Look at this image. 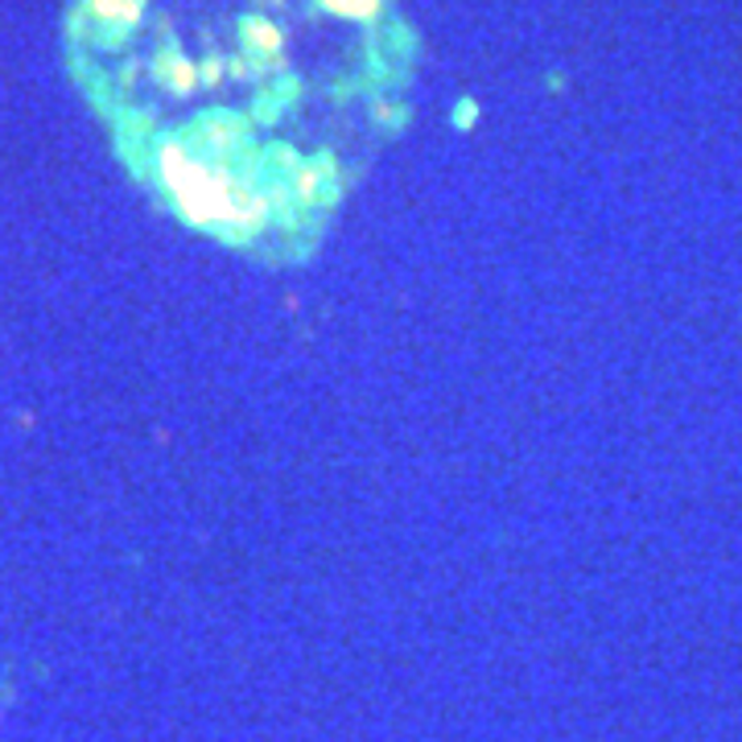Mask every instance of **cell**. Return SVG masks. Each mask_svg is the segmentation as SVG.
Wrapping results in <instances>:
<instances>
[{
	"instance_id": "obj_8",
	"label": "cell",
	"mask_w": 742,
	"mask_h": 742,
	"mask_svg": "<svg viewBox=\"0 0 742 742\" xmlns=\"http://www.w3.org/2000/svg\"><path fill=\"white\" fill-rule=\"evenodd\" d=\"M203 79H206V83H219V79H223V62H219V58H211V62H206Z\"/></svg>"
},
{
	"instance_id": "obj_1",
	"label": "cell",
	"mask_w": 742,
	"mask_h": 742,
	"mask_svg": "<svg viewBox=\"0 0 742 742\" xmlns=\"http://www.w3.org/2000/svg\"><path fill=\"white\" fill-rule=\"evenodd\" d=\"M153 161H157V178L166 185L169 203L194 227H215V231H227L231 240H248L273 215L268 194L248 173H236L231 166H211L182 136L161 141Z\"/></svg>"
},
{
	"instance_id": "obj_3",
	"label": "cell",
	"mask_w": 742,
	"mask_h": 742,
	"mask_svg": "<svg viewBox=\"0 0 742 742\" xmlns=\"http://www.w3.org/2000/svg\"><path fill=\"white\" fill-rule=\"evenodd\" d=\"M334 161L331 157H318V161H301L289 173L297 203H334Z\"/></svg>"
},
{
	"instance_id": "obj_6",
	"label": "cell",
	"mask_w": 742,
	"mask_h": 742,
	"mask_svg": "<svg viewBox=\"0 0 742 742\" xmlns=\"http://www.w3.org/2000/svg\"><path fill=\"white\" fill-rule=\"evenodd\" d=\"M157 74H161V79H166V83L178 95L194 92V83H199V71H194V62H185L182 55H169L166 62H157Z\"/></svg>"
},
{
	"instance_id": "obj_7",
	"label": "cell",
	"mask_w": 742,
	"mask_h": 742,
	"mask_svg": "<svg viewBox=\"0 0 742 742\" xmlns=\"http://www.w3.org/2000/svg\"><path fill=\"white\" fill-rule=\"evenodd\" d=\"M322 9H331L338 17H351V21H375L384 13V0H318Z\"/></svg>"
},
{
	"instance_id": "obj_4",
	"label": "cell",
	"mask_w": 742,
	"mask_h": 742,
	"mask_svg": "<svg viewBox=\"0 0 742 742\" xmlns=\"http://www.w3.org/2000/svg\"><path fill=\"white\" fill-rule=\"evenodd\" d=\"M240 34H243V46H248V55L264 58V62H273V67H280V46H285V34H280L273 21L248 17V21H243Z\"/></svg>"
},
{
	"instance_id": "obj_2",
	"label": "cell",
	"mask_w": 742,
	"mask_h": 742,
	"mask_svg": "<svg viewBox=\"0 0 742 742\" xmlns=\"http://www.w3.org/2000/svg\"><path fill=\"white\" fill-rule=\"evenodd\" d=\"M243 136H248V129H243L240 120H231V116H206L199 129H190L182 136L185 145L194 148L199 157H206V161H236V153L243 148Z\"/></svg>"
},
{
	"instance_id": "obj_5",
	"label": "cell",
	"mask_w": 742,
	"mask_h": 742,
	"mask_svg": "<svg viewBox=\"0 0 742 742\" xmlns=\"http://www.w3.org/2000/svg\"><path fill=\"white\" fill-rule=\"evenodd\" d=\"M141 9L145 0H87V13L104 25H120V29H132L141 21Z\"/></svg>"
}]
</instances>
